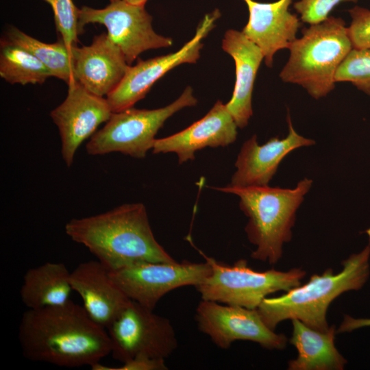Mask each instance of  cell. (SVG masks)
<instances>
[{"mask_svg":"<svg viewBox=\"0 0 370 370\" xmlns=\"http://www.w3.org/2000/svg\"><path fill=\"white\" fill-rule=\"evenodd\" d=\"M74 77L90 92L108 96L120 84L129 65L118 45L103 32L88 46L72 47Z\"/></svg>","mask_w":370,"mask_h":370,"instance_id":"2e32d148","label":"cell"},{"mask_svg":"<svg viewBox=\"0 0 370 370\" xmlns=\"http://www.w3.org/2000/svg\"><path fill=\"white\" fill-rule=\"evenodd\" d=\"M130 300L107 328L112 358L125 362L137 357L165 359L177 348L170 321Z\"/></svg>","mask_w":370,"mask_h":370,"instance_id":"ba28073f","label":"cell"},{"mask_svg":"<svg viewBox=\"0 0 370 370\" xmlns=\"http://www.w3.org/2000/svg\"><path fill=\"white\" fill-rule=\"evenodd\" d=\"M312 184V180L304 178L294 188L230 184L211 188L239 197V208L248 217L245 231L256 246L251 257L274 264L282 258L284 243L291 240L296 212Z\"/></svg>","mask_w":370,"mask_h":370,"instance_id":"277c9868","label":"cell"},{"mask_svg":"<svg viewBox=\"0 0 370 370\" xmlns=\"http://www.w3.org/2000/svg\"><path fill=\"white\" fill-rule=\"evenodd\" d=\"M70 281L90 317L106 329L131 300L112 281L109 270L97 260L79 263L71 272Z\"/></svg>","mask_w":370,"mask_h":370,"instance_id":"ac0fdd59","label":"cell"},{"mask_svg":"<svg viewBox=\"0 0 370 370\" xmlns=\"http://www.w3.org/2000/svg\"><path fill=\"white\" fill-rule=\"evenodd\" d=\"M222 49L233 58L236 66L234 91L225 105L238 127L243 128L253 114L251 100L254 81L264 57L256 44L242 31L236 29L226 31Z\"/></svg>","mask_w":370,"mask_h":370,"instance_id":"d6986e66","label":"cell"},{"mask_svg":"<svg viewBox=\"0 0 370 370\" xmlns=\"http://www.w3.org/2000/svg\"><path fill=\"white\" fill-rule=\"evenodd\" d=\"M301 34L289 45V57L280 77L319 99L334 89L336 72L353 49L348 27L341 18L330 16L304 28Z\"/></svg>","mask_w":370,"mask_h":370,"instance_id":"5b68a950","label":"cell"},{"mask_svg":"<svg viewBox=\"0 0 370 370\" xmlns=\"http://www.w3.org/2000/svg\"><path fill=\"white\" fill-rule=\"evenodd\" d=\"M369 326L370 319L354 318L349 315L345 314L341 325L336 330V334L350 332L361 328Z\"/></svg>","mask_w":370,"mask_h":370,"instance_id":"f1b7e54d","label":"cell"},{"mask_svg":"<svg viewBox=\"0 0 370 370\" xmlns=\"http://www.w3.org/2000/svg\"><path fill=\"white\" fill-rule=\"evenodd\" d=\"M348 12L352 18L348 33L353 48L370 49V10L356 5Z\"/></svg>","mask_w":370,"mask_h":370,"instance_id":"4316f807","label":"cell"},{"mask_svg":"<svg viewBox=\"0 0 370 370\" xmlns=\"http://www.w3.org/2000/svg\"><path fill=\"white\" fill-rule=\"evenodd\" d=\"M357 1L358 0H299L294 3L293 8L300 15L302 22L312 25L325 21L338 4Z\"/></svg>","mask_w":370,"mask_h":370,"instance_id":"484cf974","label":"cell"},{"mask_svg":"<svg viewBox=\"0 0 370 370\" xmlns=\"http://www.w3.org/2000/svg\"><path fill=\"white\" fill-rule=\"evenodd\" d=\"M288 132L286 138L278 136L260 145L253 135L243 144L237 156L236 171L229 184L234 186H268L282 159L292 151L311 146L315 141L299 134L294 129L290 114H287Z\"/></svg>","mask_w":370,"mask_h":370,"instance_id":"5bb4252c","label":"cell"},{"mask_svg":"<svg viewBox=\"0 0 370 370\" xmlns=\"http://www.w3.org/2000/svg\"><path fill=\"white\" fill-rule=\"evenodd\" d=\"M51 7L56 29L69 48L77 46L78 36L83 32L79 26L80 8L73 0H44Z\"/></svg>","mask_w":370,"mask_h":370,"instance_id":"d4e9b609","label":"cell"},{"mask_svg":"<svg viewBox=\"0 0 370 370\" xmlns=\"http://www.w3.org/2000/svg\"><path fill=\"white\" fill-rule=\"evenodd\" d=\"M335 82H350L370 96V49L353 48L338 68Z\"/></svg>","mask_w":370,"mask_h":370,"instance_id":"cb8c5ba5","label":"cell"},{"mask_svg":"<svg viewBox=\"0 0 370 370\" xmlns=\"http://www.w3.org/2000/svg\"><path fill=\"white\" fill-rule=\"evenodd\" d=\"M70 276L71 272L62 262H47L29 269L20 291L23 303L28 309L66 303L73 291Z\"/></svg>","mask_w":370,"mask_h":370,"instance_id":"44dd1931","label":"cell"},{"mask_svg":"<svg viewBox=\"0 0 370 370\" xmlns=\"http://www.w3.org/2000/svg\"><path fill=\"white\" fill-rule=\"evenodd\" d=\"M67 85L66 97L50 116L59 130L62 159L70 166L78 147L113 112L106 98L90 92L76 79Z\"/></svg>","mask_w":370,"mask_h":370,"instance_id":"4fadbf2b","label":"cell"},{"mask_svg":"<svg viewBox=\"0 0 370 370\" xmlns=\"http://www.w3.org/2000/svg\"><path fill=\"white\" fill-rule=\"evenodd\" d=\"M220 16L218 9L206 14L194 36L176 52L146 60H138L134 66H130L120 84L106 97L112 112L133 107L146 96L156 82L175 66L196 63L204 45L202 40L214 28Z\"/></svg>","mask_w":370,"mask_h":370,"instance_id":"8fae6325","label":"cell"},{"mask_svg":"<svg viewBox=\"0 0 370 370\" xmlns=\"http://www.w3.org/2000/svg\"><path fill=\"white\" fill-rule=\"evenodd\" d=\"M165 359L137 357L123 363L120 367L112 370H165Z\"/></svg>","mask_w":370,"mask_h":370,"instance_id":"83f0119b","label":"cell"},{"mask_svg":"<svg viewBox=\"0 0 370 370\" xmlns=\"http://www.w3.org/2000/svg\"><path fill=\"white\" fill-rule=\"evenodd\" d=\"M199 330L221 349L236 341H249L268 349H283L287 338L277 334L262 321L256 308L250 309L204 300L195 311Z\"/></svg>","mask_w":370,"mask_h":370,"instance_id":"7c38bea8","label":"cell"},{"mask_svg":"<svg viewBox=\"0 0 370 370\" xmlns=\"http://www.w3.org/2000/svg\"><path fill=\"white\" fill-rule=\"evenodd\" d=\"M65 232L87 247L109 271L138 262L176 261L155 238L142 203L73 219L65 225Z\"/></svg>","mask_w":370,"mask_h":370,"instance_id":"7a4b0ae2","label":"cell"},{"mask_svg":"<svg viewBox=\"0 0 370 370\" xmlns=\"http://www.w3.org/2000/svg\"><path fill=\"white\" fill-rule=\"evenodd\" d=\"M109 272L112 281L130 299L153 310L169 292L202 283L210 275L211 267L207 261L143 262Z\"/></svg>","mask_w":370,"mask_h":370,"instance_id":"9c48e42d","label":"cell"},{"mask_svg":"<svg viewBox=\"0 0 370 370\" xmlns=\"http://www.w3.org/2000/svg\"><path fill=\"white\" fill-rule=\"evenodd\" d=\"M18 340L28 360L64 367H91L111 353L107 330L71 299L24 312Z\"/></svg>","mask_w":370,"mask_h":370,"instance_id":"6da1fadb","label":"cell"},{"mask_svg":"<svg viewBox=\"0 0 370 370\" xmlns=\"http://www.w3.org/2000/svg\"><path fill=\"white\" fill-rule=\"evenodd\" d=\"M130 3L145 5L147 0H125Z\"/></svg>","mask_w":370,"mask_h":370,"instance_id":"f546056e","label":"cell"},{"mask_svg":"<svg viewBox=\"0 0 370 370\" xmlns=\"http://www.w3.org/2000/svg\"><path fill=\"white\" fill-rule=\"evenodd\" d=\"M193 89L187 86L169 105L153 110L134 107L113 112L105 125L97 131L86 145L89 155L119 152L143 158L153 148L155 136L164 122L180 110L197 104Z\"/></svg>","mask_w":370,"mask_h":370,"instance_id":"52a82bcc","label":"cell"},{"mask_svg":"<svg viewBox=\"0 0 370 370\" xmlns=\"http://www.w3.org/2000/svg\"><path fill=\"white\" fill-rule=\"evenodd\" d=\"M237 125L226 105L217 101L201 119L173 135L156 138L153 153H175L182 164L195 158L206 147H227L235 142Z\"/></svg>","mask_w":370,"mask_h":370,"instance_id":"9a60e30c","label":"cell"},{"mask_svg":"<svg viewBox=\"0 0 370 370\" xmlns=\"http://www.w3.org/2000/svg\"><path fill=\"white\" fill-rule=\"evenodd\" d=\"M289 343L297 350V357L288 362L290 370H342L347 360L334 344L336 330L332 325L326 331L313 329L299 319H292Z\"/></svg>","mask_w":370,"mask_h":370,"instance_id":"ffe728a7","label":"cell"},{"mask_svg":"<svg viewBox=\"0 0 370 370\" xmlns=\"http://www.w3.org/2000/svg\"><path fill=\"white\" fill-rule=\"evenodd\" d=\"M243 1L247 6L249 19L242 32L261 49L266 66L271 68L275 54L288 48L301 27L299 18L289 11L293 0Z\"/></svg>","mask_w":370,"mask_h":370,"instance_id":"e0dca14e","label":"cell"},{"mask_svg":"<svg viewBox=\"0 0 370 370\" xmlns=\"http://www.w3.org/2000/svg\"><path fill=\"white\" fill-rule=\"evenodd\" d=\"M6 39L27 49L49 69L51 76L69 84L74 77V62L72 49H69L61 38L53 43L40 41L15 27H10Z\"/></svg>","mask_w":370,"mask_h":370,"instance_id":"7402d4cb","label":"cell"},{"mask_svg":"<svg viewBox=\"0 0 370 370\" xmlns=\"http://www.w3.org/2000/svg\"><path fill=\"white\" fill-rule=\"evenodd\" d=\"M369 256L370 240L362 251L342 262L341 272L327 269L280 297H265L256 308L262 321L273 330L281 321L296 319L313 329L326 331V313L331 302L345 292L360 289L367 281Z\"/></svg>","mask_w":370,"mask_h":370,"instance_id":"3957f363","label":"cell"},{"mask_svg":"<svg viewBox=\"0 0 370 370\" xmlns=\"http://www.w3.org/2000/svg\"><path fill=\"white\" fill-rule=\"evenodd\" d=\"M110 1H112V0H110Z\"/></svg>","mask_w":370,"mask_h":370,"instance_id":"4dcf8cb0","label":"cell"},{"mask_svg":"<svg viewBox=\"0 0 370 370\" xmlns=\"http://www.w3.org/2000/svg\"><path fill=\"white\" fill-rule=\"evenodd\" d=\"M0 76L10 84H43L51 77L49 69L27 49L7 39L1 41Z\"/></svg>","mask_w":370,"mask_h":370,"instance_id":"603a6c76","label":"cell"},{"mask_svg":"<svg viewBox=\"0 0 370 370\" xmlns=\"http://www.w3.org/2000/svg\"><path fill=\"white\" fill-rule=\"evenodd\" d=\"M198 251L211 267L210 275L195 286L204 300L255 309L269 295L299 286L306 275L301 268L256 271L244 259L227 265Z\"/></svg>","mask_w":370,"mask_h":370,"instance_id":"8992f818","label":"cell"},{"mask_svg":"<svg viewBox=\"0 0 370 370\" xmlns=\"http://www.w3.org/2000/svg\"><path fill=\"white\" fill-rule=\"evenodd\" d=\"M89 23L104 25L109 37L122 51L129 65L143 52L172 45L171 38L158 34L152 27V16L145 5L125 0H112L105 8H80L79 26L84 32Z\"/></svg>","mask_w":370,"mask_h":370,"instance_id":"30bf717a","label":"cell"}]
</instances>
